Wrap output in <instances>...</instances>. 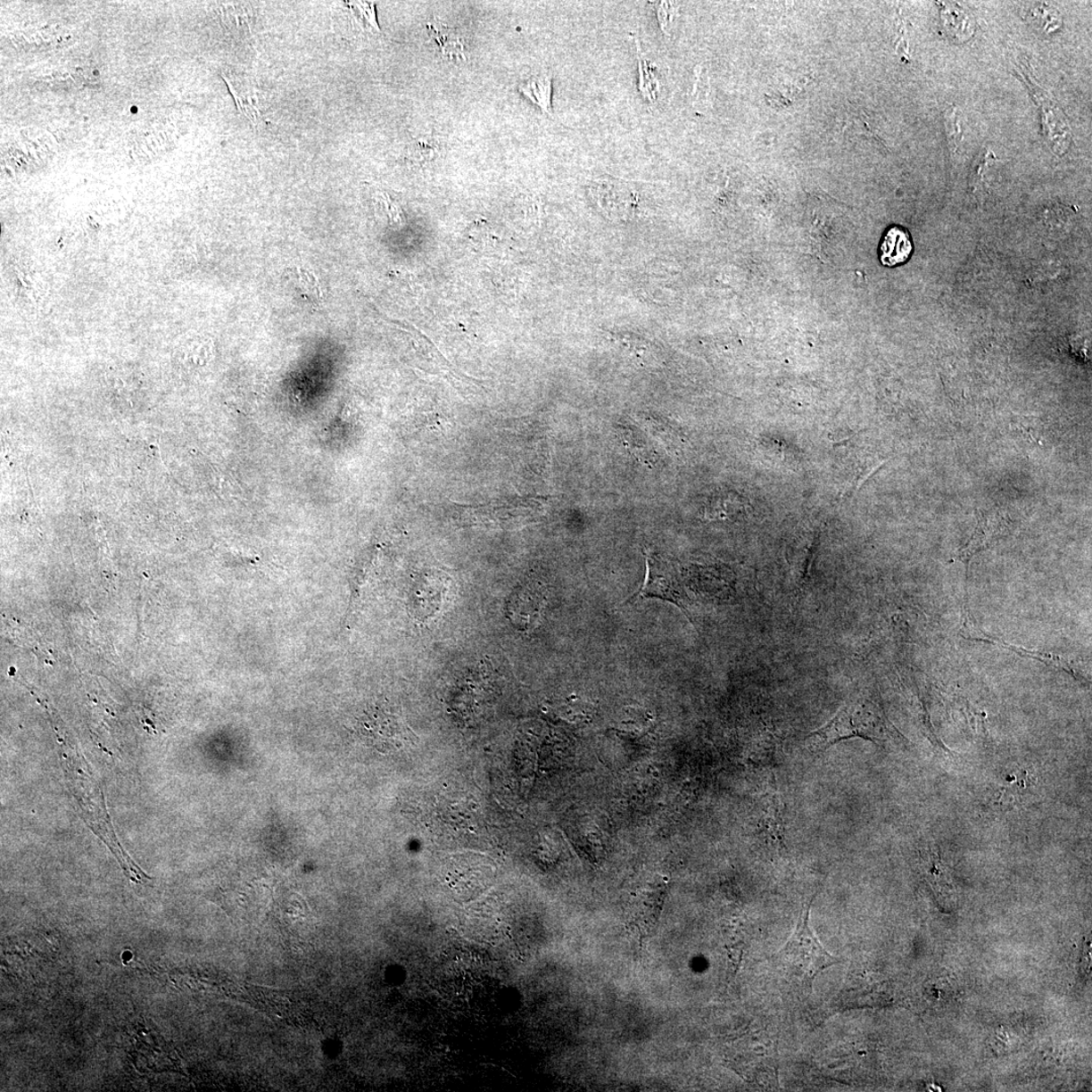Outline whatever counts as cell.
<instances>
[{
    "label": "cell",
    "mask_w": 1092,
    "mask_h": 1092,
    "mask_svg": "<svg viewBox=\"0 0 1092 1092\" xmlns=\"http://www.w3.org/2000/svg\"><path fill=\"white\" fill-rule=\"evenodd\" d=\"M886 733L882 713L873 702L858 698L841 707L831 722L809 733L806 742L810 752L818 753L848 739L882 740Z\"/></svg>",
    "instance_id": "cell-1"
},
{
    "label": "cell",
    "mask_w": 1092,
    "mask_h": 1092,
    "mask_svg": "<svg viewBox=\"0 0 1092 1092\" xmlns=\"http://www.w3.org/2000/svg\"><path fill=\"white\" fill-rule=\"evenodd\" d=\"M815 898L803 906L798 924L787 943L777 953V960L789 966L813 989L815 977L841 961L824 949L809 927V912Z\"/></svg>",
    "instance_id": "cell-2"
},
{
    "label": "cell",
    "mask_w": 1092,
    "mask_h": 1092,
    "mask_svg": "<svg viewBox=\"0 0 1092 1092\" xmlns=\"http://www.w3.org/2000/svg\"><path fill=\"white\" fill-rule=\"evenodd\" d=\"M647 579L633 599H662L677 605L682 613L691 619L689 613V597L676 568L656 555L647 558Z\"/></svg>",
    "instance_id": "cell-3"
},
{
    "label": "cell",
    "mask_w": 1092,
    "mask_h": 1092,
    "mask_svg": "<svg viewBox=\"0 0 1092 1092\" xmlns=\"http://www.w3.org/2000/svg\"><path fill=\"white\" fill-rule=\"evenodd\" d=\"M333 21L337 29L353 36L382 33L376 17V5L368 2H343L334 6Z\"/></svg>",
    "instance_id": "cell-4"
},
{
    "label": "cell",
    "mask_w": 1092,
    "mask_h": 1092,
    "mask_svg": "<svg viewBox=\"0 0 1092 1092\" xmlns=\"http://www.w3.org/2000/svg\"><path fill=\"white\" fill-rule=\"evenodd\" d=\"M545 606L543 591L534 586L516 590L508 602L507 613L511 624L520 631L535 628Z\"/></svg>",
    "instance_id": "cell-5"
},
{
    "label": "cell",
    "mask_w": 1092,
    "mask_h": 1092,
    "mask_svg": "<svg viewBox=\"0 0 1092 1092\" xmlns=\"http://www.w3.org/2000/svg\"><path fill=\"white\" fill-rule=\"evenodd\" d=\"M1005 534L1006 525L996 516L986 515L984 513L978 516V525L973 536L971 537L965 548L961 550L957 558H956V559L962 561L965 565L966 575H968L971 559L977 553L990 548L992 543L997 542Z\"/></svg>",
    "instance_id": "cell-6"
},
{
    "label": "cell",
    "mask_w": 1092,
    "mask_h": 1092,
    "mask_svg": "<svg viewBox=\"0 0 1092 1092\" xmlns=\"http://www.w3.org/2000/svg\"><path fill=\"white\" fill-rule=\"evenodd\" d=\"M914 252V242L906 228L893 225L887 229L879 245L880 261L894 268L906 263Z\"/></svg>",
    "instance_id": "cell-7"
},
{
    "label": "cell",
    "mask_w": 1092,
    "mask_h": 1092,
    "mask_svg": "<svg viewBox=\"0 0 1092 1092\" xmlns=\"http://www.w3.org/2000/svg\"><path fill=\"white\" fill-rule=\"evenodd\" d=\"M224 79L241 115L247 118L253 125L260 124L262 120L261 103L253 82L244 76L235 73L225 74Z\"/></svg>",
    "instance_id": "cell-8"
},
{
    "label": "cell",
    "mask_w": 1092,
    "mask_h": 1092,
    "mask_svg": "<svg viewBox=\"0 0 1092 1092\" xmlns=\"http://www.w3.org/2000/svg\"><path fill=\"white\" fill-rule=\"evenodd\" d=\"M967 640L996 644V646H998V647L1000 646L1007 649H1010L1015 652V654H1018L1019 656L1037 659V661L1044 663L1046 665H1049L1050 666L1055 667V669L1057 670L1064 671L1065 673L1071 674V676H1073L1076 679H1079V680L1083 679L1082 674H1081L1082 673H1081V670H1080L1079 664H1076L1072 658H1067L1057 656V655H1052V654H1049V652L1031 651V650H1028L1022 648L1014 647V646H1012V644L1010 643H1006L1004 641L995 639V637H991L989 635H988V639H983V637H968Z\"/></svg>",
    "instance_id": "cell-9"
},
{
    "label": "cell",
    "mask_w": 1092,
    "mask_h": 1092,
    "mask_svg": "<svg viewBox=\"0 0 1092 1092\" xmlns=\"http://www.w3.org/2000/svg\"><path fill=\"white\" fill-rule=\"evenodd\" d=\"M518 90L529 102L538 106L546 115L552 117L551 74L542 72L530 76L519 83Z\"/></svg>",
    "instance_id": "cell-10"
},
{
    "label": "cell",
    "mask_w": 1092,
    "mask_h": 1092,
    "mask_svg": "<svg viewBox=\"0 0 1092 1092\" xmlns=\"http://www.w3.org/2000/svg\"><path fill=\"white\" fill-rule=\"evenodd\" d=\"M427 29L445 57L458 61L467 59L465 43L457 29L439 21L430 22Z\"/></svg>",
    "instance_id": "cell-11"
},
{
    "label": "cell",
    "mask_w": 1092,
    "mask_h": 1092,
    "mask_svg": "<svg viewBox=\"0 0 1092 1092\" xmlns=\"http://www.w3.org/2000/svg\"><path fill=\"white\" fill-rule=\"evenodd\" d=\"M636 49L637 58H639L640 93L650 104H655L663 89L661 79H659V74L657 70L658 68L646 54H643L641 44L637 40Z\"/></svg>",
    "instance_id": "cell-12"
},
{
    "label": "cell",
    "mask_w": 1092,
    "mask_h": 1092,
    "mask_svg": "<svg viewBox=\"0 0 1092 1092\" xmlns=\"http://www.w3.org/2000/svg\"><path fill=\"white\" fill-rule=\"evenodd\" d=\"M925 866H928V875L932 889L937 893V897L940 901H943L946 906H952L954 901V889L949 875L939 861L936 853L932 852L925 859Z\"/></svg>",
    "instance_id": "cell-13"
},
{
    "label": "cell",
    "mask_w": 1092,
    "mask_h": 1092,
    "mask_svg": "<svg viewBox=\"0 0 1092 1092\" xmlns=\"http://www.w3.org/2000/svg\"><path fill=\"white\" fill-rule=\"evenodd\" d=\"M743 507L745 506L738 494L732 492H719L712 495L705 505V516L711 520L727 519L738 515Z\"/></svg>",
    "instance_id": "cell-14"
},
{
    "label": "cell",
    "mask_w": 1092,
    "mask_h": 1092,
    "mask_svg": "<svg viewBox=\"0 0 1092 1092\" xmlns=\"http://www.w3.org/2000/svg\"><path fill=\"white\" fill-rule=\"evenodd\" d=\"M286 275L294 287L297 288L306 300L314 302L322 298L321 288L314 273L307 269L297 267L288 269Z\"/></svg>",
    "instance_id": "cell-15"
},
{
    "label": "cell",
    "mask_w": 1092,
    "mask_h": 1092,
    "mask_svg": "<svg viewBox=\"0 0 1092 1092\" xmlns=\"http://www.w3.org/2000/svg\"><path fill=\"white\" fill-rule=\"evenodd\" d=\"M223 19L226 25L233 32L248 34L252 30L254 13L249 4H237L225 6Z\"/></svg>",
    "instance_id": "cell-16"
},
{
    "label": "cell",
    "mask_w": 1092,
    "mask_h": 1092,
    "mask_svg": "<svg viewBox=\"0 0 1092 1092\" xmlns=\"http://www.w3.org/2000/svg\"><path fill=\"white\" fill-rule=\"evenodd\" d=\"M439 152L437 144L428 140H417L409 149V159L417 162H429L436 159Z\"/></svg>",
    "instance_id": "cell-17"
},
{
    "label": "cell",
    "mask_w": 1092,
    "mask_h": 1092,
    "mask_svg": "<svg viewBox=\"0 0 1092 1092\" xmlns=\"http://www.w3.org/2000/svg\"><path fill=\"white\" fill-rule=\"evenodd\" d=\"M657 12V19L659 27L663 33L666 36L672 35L674 28V14H676V7L674 2H657L652 3Z\"/></svg>",
    "instance_id": "cell-18"
}]
</instances>
